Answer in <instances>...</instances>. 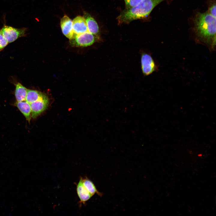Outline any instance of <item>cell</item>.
<instances>
[{"instance_id":"obj_1","label":"cell","mask_w":216,"mask_h":216,"mask_svg":"<svg viewBox=\"0 0 216 216\" xmlns=\"http://www.w3.org/2000/svg\"><path fill=\"white\" fill-rule=\"evenodd\" d=\"M194 29L197 39L211 49L216 43V18L207 11L198 13L194 19Z\"/></svg>"},{"instance_id":"obj_2","label":"cell","mask_w":216,"mask_h":216,"mask_svg":"<svg viewBox=\"0 0 216 216\" xmlns=\"http://www.w3.org/2000/svg\"><path fill=\"white\" fill-rule=\"evenodd\" d=\"M165 0H143L137 5L123 10L117 17L118 24L128 23L148 17L153 9Z\"/></svg>"},{"instance_id":"obj_3","label":"cell","mask_w":216,"mask_h":216,"mask_svg":"<svg viewBox=\"0 0 216 216\" xmlns=\"http://www.w3.org/2000/svg\"><path fill=\"white\" fill-rule=\"evenodd\" d=\"M27 30L26 28H16L4 24L0 31L9 43L19 38L26 36Z\"/></svg>"},{"instance_id":"obj_4","label":"cell","mask_w":216,"mask_h":216,"mask_svg":"<svg viewBox=\"0 0 216 216\" xmlns=\"http://www.w3.org/2000/svg\"><path fill=\"white\" fill-rule=\"evenodd\" d=\"M71 43L76 46L85 47L92 45L95 40L94 35L88 31L75 35L70 40Z\"/></svg>"},{"instance_id":"obj_5","label":"cell","mask_w":216,"mask_h":216,"mask_svg":"<svg viewBox=\"0 0 216 216\" xmlns=\"http://www.w3.org/2000/svg\"><path fill=\"white\" fill-rule=\"evenodd\" d=\"M141 62L142 71L145 75H148L158 70L153 58L148 53H144L142 54Z\"/></svg>"},{"instance_id":"obj_6","label":"cell","mask_w":216,"mask_h":216,"mask_svg":"<svg viewBox=\"0 0 216 216\" xmlns=\"http://www.w3.org/2000/svg\"><path fill=\"white\" fill-rule=\"evenodd\" d=\"M49 103L47 97L44 94L38 99L30 104L32 117L34 118L39 115L47 108Z\"/></svg>"},{"instance_id":"obj_7","label":"cell","mask_w":216,"mask_h":216,"mask_svg":"<svg viewBox=\"0 0 216 216\" xmlns=\"http://www.w3.org/2000/svg\"><path fill=\"white\" fill-rule=\"evenodd\" d=\"M60 25L63 34L70 40L73 37L72 21L66 15H64L60 20Z\"/></svg>"},{"instance_id":"obj_8","label":"cell","mask_w":216,"mask_h":216,"mask_svg":"<svg viewBox=\"0 0 216 216\" xmlns=\"http://www.w3.org/2000/svg\"><path fill=\"white\" fill-rule=\"evenodd\" d=\"M72 27L74 34V36L88 31L85 19L80 16H77L73 19Z\"/></svg>"},{"instance_id":"obj_9","label":"cell","mask_w":216,"mask_h":216,"mask_svg":"<svg viewBox=\"0 0 216 216\" xmlns=\"http://www.w3.org/2000/svg\"><path fill=\"white\" fill-rule=\"evenodd\" d=\"M76 190L80 200V204H85L86 202L93 196L84 187L82 182V177H81L76 185Z\"/></svg>"},{"instance_id":"obj_10","label":"cell","mask_w":216,"mask_h":216,"mask_svg":"<svg viewBox=\"0 0 216 216\" xmlns=\"http://www.w3.org/2000/svg\"><path fill=\"white\" fill-rule=\"evenodd\" d=\"M84 17L86 22L88 31L94 36H98L99 32V28L96 21L88 13L85 14Z\"/></svg>"},{"instance_id":"obj_11","label":"cell","mask_w":216,"mask_h":216,"mask_svg":"<svg viewBox=\"0 0 216 216\" xmlns=\"http://www.w3.org/2000/svg\"><path fill=\"white\" fill-rule=\"evenodd\" d=\"M15 105L23 114L26 119L29 122L32 117L30 104L25 100L17 101L15 103Z\"/></svg>"},{"instance_id":"obj_12","label":"cell","mask_w":216,"mask_h":216,"mask_svg":"<svg viewBox=\"0 0 216 216\" xmlns=\"http://www.w3.org/2000/svg\"><path fill=\"white\" fill-rule=\"evenodd\" d=\"M15 85V96L17 101L26 100L28 89L19 82Z\"/></svg>"},{"instance_id":"obj_13","label":"cell","mask_w":216,"mask_h":216,"mask_svg":"<svg viewBox=\"0 0 216 216\" xmlns=\"http://www.w3.org/2000/svg\"><path fill=\"white\" fill-rule=\"evenodd\" d=\"M82 182L85 188L92 195L96 194L100 196H102L103 193L97 190L93 182L87 176L82 177Z\"/></svg>"},{"instance_id":"obj_14","label":"cell","mask_w":216,"mask_h":216,"mask_svg":"<svg viewBox=\"0 0 216 216\" xmlns=\"http://www.w3.org/2000/svg\"><path fill=\"white\" fill-rule=\"evenodd\" d=\"M44 94L37 90L28 89L26 101L30 104L38 99Z\"/></svg>"},{"instance_id":"obj_15","label":"cell","mask_w":216,"mask_h":216,"mask_svg":"<svg viewBox=\"0 0 216 216\" xmlns=\"http://www.w3.org/2000/svg\"><path fill=\"white\" fill-rule=\"evenodd\" d=\"M124 0L125 2V9H128L137 5L143 0Z\"/></svg>"},{"instance_id":"obj_16","label":"cell","mask_w":216,"mask_h":216,"mask_svg":"<svg viewBox=\"0 0 216 216\" xmlns=\"http://www.w3.org/2000/svg\"><path fill=\"white\" fill-rule=\"evenodd\" d=\"M8 43L0 31V52L8 44Z\"/></svg>"},{"instance_id":"obj_17","label":"cell","mask_w":216,"mask_h":216,"mask_svg":"<svg viewBox=\"0 0 216 216\" xmlns=\"http://www.w3.org/2000/svg\"><path fill=\"white\" fill-rule=\"evenodd\" d=\"M207 11L211 15L216 18V4L215 2L210 4Z\"/></svg>"}]
</instances>
